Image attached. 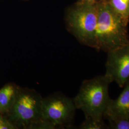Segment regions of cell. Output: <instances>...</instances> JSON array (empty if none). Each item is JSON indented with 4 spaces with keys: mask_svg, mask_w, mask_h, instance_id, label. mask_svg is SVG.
I'll return each mask as SVG.
<instances>
[{
    "mask_svg": "<svg viewBox=\"0 0 129 129\" xmlns=\"http://www.w3.org/2000/svg\"><path fill=\"white\" fill-rule=\"evenodd\" d=\"M79 1H84V2H98L101 0H78Z\"/></svg>",
    "mask_w": 129,
    "mask_h": 129,
    "instance_id": "13",
    "label": "cell"
},
{
    "mask_svg": "<svg viewBox=\"0 0 129 129\" xmlns=\"http://www.w3.org/2000/svg\"><path fill=\"white\" fill-rule=\"evenodd\" d=\"M43 119L56 127L72 126L76 108L73 100L60 93L43 99Z\"/></svg>",
    "mask_w": 129,
    "mask_h": 129,
    "instance_id": "5",
    "label": "cell"
},
{
    "mask_svg": "<svg viewBox=\"0 0 129 129\" xmlns=\"http://www.w3.org/2000/svg\"><path fill=\"white\" fill-rule=\"evenodd\" d=\"M0 129H17L6 116L0 114Z\"/></svg>",
    "mask_w": 129,
    "mask_h": 129,
    "instance_id": "12",
    "label": "cell"
},
{
    "mask_svg": "<svg viewBox=\"0 0 129 129\" xmlns=\"http://www.w3.org/2000/svg\"><path fill=\"white\" fill-rule=\"evenodd\" d=\"M20 87L8 83L0 89V114H6L13 105Z\"/></svg>",
    "mask_w": 129,
    "mask_h": 129,
    "instance_id": "8",
    "label": "cell"
},
{
    "mask_svg": "<svg viewBox=\"0 0 129 129\" xmlns=\"http://www.w3.org/2000/svg\"><path fill=\"white\" fill-rule=\"evenodd\" d=\"M109 129H129V117H116L106 118Z\"/></svg>",
    "mask_w": 129,
    "mask_h": 129,
    "instance_id": "10",
    "label": "cell"
},
{
    "mask_svg": "<svg viewBox=\"0 0 129 129\" xmlns=\"http://www.w3.org/2000/svg\"><path fill=\"white\" fill-rule=\"evenodd\" d=\"M107 54L104 75L111 82H115L123 88L129 80V42Z\"/></svg>",
    "mask_w": 129,
    "mask_h": 129,
    "instance_id": "6",
    "label": "cell"
},
{
    "mask_svg": "<svg viewBox=\"0 0 129 129\" xmlns=\"http://www.w3.org/2000/svg\"><path fill=\"white\" fill-rule=\"evenodd\" d=\"M111 83L105 75L84 80L73 99L76 109L82 111L85 117L103 120L104 114L112 100L109 93Z\"/></svg>",
    "mask_w": 129,
    "mask_h": 129,
    "instance_id": "3",
    "label": "cell"
},
{
    "mask_svg": "<svg viewBox=\"0 0 129 129\" xmlns=\"http://www.w3.org/2000/svg\"><path fill=\"white\" fill-rule=\"evenodd\" d=\"M122 91L115 100H112L103 118L129 117V80L125 84Z\"/></svg>",
    "mask_w": 129,
    "mask_h": 129,
    "instance_id": "7",
    "label": "cell"
},
{
    "mask_svg": "<svg viewBox=\"0 0 129 129\" xmlns=\"http://www.w3.org/2000/svg\"><path fill=\"white\" fill-rule=\"evenodd\" d=\"M98 3L95 49L107 53L129 42L128 24L111 8L107 0H101Z\"/></svg>",
    "mask_w": 129,
    "mask_h": 129,
    "instance_id": "2",
    "label": "cell"
},
{
    "mask_svg": "<svg viewBox=\"0 0 129 129\" xmlns=\"http://www.w3.org/2000/svg\"><path fill=\"white\" fill-rule=\"evenodd\" d=\"M113 11L126 23H129V0H107Z\"/></svg>",
    "mask_w": 129,
    "mask_h": 129,
    "instance_id": "9",
    "label": "cell"
},
{
    "mask_svg": "<svg viewBox=\"0 0 129 129\" xmlns=\"http://www.w3.org/2000/svg\"><path fill=\"white\" fill-rule=\"evenodd\" d=\"M81 129H108L109 126L104 120H97L89 117H85V120L80 126Z\"/></svg>",
    "mask_w": 129,
    "mask_h": 129,
    "instance_id": "11",
    "label": "cell"
},
{
    "mask_svg": "<svg viewBox=\"0 0 129 129\" xmlns=\"http://www.w3.org/2000/svg\"><path fill=\"white\" fill-rule=\"evenodd\" d=\"M98 2L79 1L67 14V28L78 41L95 48L98 17Z\"/></svg>",
    "mask_w": 129,
    "mask_h": 129,
    "instance_id": "4",
    "label": "cell"
},
{
    "mask_svg": "<svg viewBox=\"0 0 129 129\" xmlns=\"http://www.w3.org/2000/svg\"><path fill=\"white\" fill-rule=\"evenodd\" d=\"M43 99L36 90L20 87L13 105L5 115L17 129H55L43 119Z\"/></svg>",
    "mask_w": 129,
    "mask_h": 129,
    "instance_id": "1",
    "label": "cell"
}]
</instances>
